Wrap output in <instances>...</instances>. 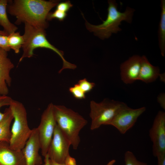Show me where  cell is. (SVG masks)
Returning a JSON list of instances; mask_svg holds the SVG:
<instances>
[{"label": "cell", "mask_w": 165, "mask_h": 165, "mask_svg": "<svg viewBox=\"0 0 165 165\" xmlns=\"http://www.w3.org/2000/svg\"><path fill=\"white\" fill-rule=\"evenodd\" d=\"M59 2L43 0L8 1L7 11L16 17L15 24H17L27 23L45 29L48 26L46 20L48 13Z\"/></svg>", "instance_id": "cell-1"}, {"label": "cell", "mask_w": 165, "mask_h": 165, "mask_svg": "<svg viewBox=\"0 0 165 165\" xmlns=\"http://www.w3.org/2000/svg\"><path fill=\"white\" fill-rule=\"evenodd\" d=\"M54 118L62 133L74 149H76L80 141L79 133L87 121L78 113L61 105H53Z\"/></svg>", "instance_id": "cell-2"}, {"label": "cell", "mask_w": 165, "mask_h": 165, "mask_svg": "<svg viewBox=\"0 0 165 165\" xmlns=\"http://www.w3.org/2000/svg\"><path fill=\"white\" fill-rule=\"evenodd\" d=\"M108 3L107 17L105 20L103 21L102 24L94 25L84 19L87 30L90 32H93L95 35L102 40L108 38L112 33H117L121 31L122 29L119 26L122 21H125L131 24L135 11L134 9L127 6L125 12H121L117 9V4L115 0H108Z\"/></svg>", "instance_id": "cell-3"}, {"label": "cell", "mask_w": 165, "mask_h": 165, "mask_svg": "<svg viewBox=\"0 0 165 165\" xmlns=\"http://www.w3.org/2000/svg\"><path fill=\"white\" fill-rule=\"evenodd\" d=\"M24 32L23 35L24 43L22 48L23 54L19 62L25 58H30L34 55L33 51L38 48H44L50 49L57 53L63 61V66L58 72L61 73L64 69H75L76 65L67 61L64 58V53L53 45L47 40L44 29L37 27L27 23H24Z\"/></svg>", "instance_id": "cell-4"}, {"label": "cell", "mask_w": 165, "mask_h": 165, "mask_svg": "<svg viewBox=\"0 0 165 165\" xmlns=\"http://www.w3.org/2000/svg\"><path fill=\"white\" fill-rule=\"evenodd\" d=\"M9 107L14 119L11 129L9 145L12 149L21 151L31 135L32 130L28 126L26 110L22 103L13 99Z\"/></svg>", "instance_id": "cell-5"}, {"label": "cell", "mask_w": 165, "mask_h": 165, "mask_svg": "<svg viewBox=\"0 0 165 165\" xmlns=\"http://www.w3.org/2000/svg\"><path fill=\"white\" fill-rule=\"evenodd\" d=\"M126 105L123 102L108 99L99 103L91 101L89 114L91 120L90 129L94 130L102 125H106Z\"/></svg>", "instance_id": "cell-6"}, {"label": "cell", "mask_w": 165, "mask_h": 165, "mask_svg": "<svg viewBox=\"0 0 165 165\" xmlns=\"http://www.w3.org/2000/svg\"><path fill=\"white\" fill-rule=\"evenodd\" d=\"M54 104L50 103L42 113L37 127L42 156L47 154L57 123L53 112Z\"/></svg>", "instance_id": "cell-7"}, {"label": "cell", "mask_w": 165, "mask_h": 165, "mask_svg": "<svg viewBox=\"0 0 165 165\" xmlns=\"http://www.w3.org/2000/svg\"><path fill=\"white\" fill-rule=\"evenodd\" d=\"M146 109L145 107L137 109L132 108L127 105L106 125L114 127L120 133L124 134L133 127L138 118Z\"/></svg>", "instance_id": "cell-8"}, {"label": "cell", "mask_w": 165, "mask_h": 165, "mask_svg": "<svg viewBox=\"0 0 165 165\" xmlns=\"http://www.w3.org/2000/svg\"><path fill=\"white\" fill-rule=\"evenodd\" d=\"M149 134L153 143V156L165 154V112L159 111L156 114Z\"/></svg>", "instance_id": "cell-9"}, {"label": "cell", "mask_w": 165, "mask_h": 165, "mask_svg": "<svg viewBox=\"0 0 165 165\" xmlns=\"http://www.w3.org/2000/svg\"><path fill=\"white\" fill-rule=\"evenodd\" d=\"M71 144L57 125L47 154L50 160L56 162L64 163L66 158L69 155Z\"/></svg>", "instance_id": "cell-10"}, {"label": "cell", "mask_w": 165, "mask_h": 165, "mask_svg": "<svg viewBox=\"0 0 165 165\" xmlns=\"http://www.w3.org/2000/svg\"><path fill=\"white\" fill-rule=\"evenodd\" d=\"M40 146L37 128L32 129L31 135L22 150L26 165H41L42 158L39 153Z\"/></svg>", "instance_id": "cell-11"}, {"label": "cell", "mask_w": 165, "mask_h": 165, "mask_svg": "<svg viewBox=\"0 0 165 165\" xmlns=\"http://www.w3.org/2000/svg\"><path fill=\"white\" fill-rule=\"evenodd\" d=\"M141 61V57L134 55L120 64L121 79L124 83L131 84L138 80Z\"/></svg>", "instance_id": "cell-12"}, {"label": "cell", "mask_w": 165, "mask_h": 165, "mask_svg": "<svg viewBox=\"0 0 165 165\" xmlns=\"http://www.w3.org/2000/svg\"><path fill=\"white\" fill-rule=\"evenodd\" d=\"M7 52L0 48V95H7L8 86H10L12 79L10 72L14 65L8 57Z\"/></svg>", "instance_id": "cell-13"}, {"label": "cell", "mask_w": 165, "mask_h": 165, "mask_svg": "<svg viewBox=\"0 0 165 165\" xmlns=\"http://www.w3.org/2000/svg\"><path fill=\"white\" fill-rule=\"evenodd\" d=\"M0 165H26L22 151L12 149L9 142L0 141Z\"/></svg>", "instance_id": "cell-14"}, {"label": "cell", "mask_w": 165, "mask_h": 165, "mask_svg": "<svg viewBox=\"0 0 165 165\" xmlns=\"http://www.w3.org/2000/svg\"><path fill=\"white\" fill-rule=\"evenodd\" d=\"M141 57V64L138 80L146 83L155 81L160 74L159 68L152 65L145 56L143 55Z\"/></svg>", "instance_id": "cell-15"}, {"label": "cell", "mask_w": 165, "mask_h": 165, "mask_svg": "<svg viewBox=\"0 0 165 165\" xmlns=\"http://www.w3.org/2000/svg\"><path fill=\"white\" fill-rule=\"evenodd\" d=\"M4 113V117L0 123V141L9 143L11 136L10 127L13 116L9 107L5 109Z\"/></svg>", "instance_id": "cell-16"}, {"label": "cell", "mask_w": 165, "mask_h": 165, "mask_svg": "<svg viewBox=\"0 0 165 165\" xmlns=\"http://www.w3.org/2000/svg\"><path fill=\"white\" fill-rule=\"evenodd\" d=\"M8 1L7 0H0V25L3 27V31L9 35L15 32L17 28L10 21L8 17L7 6Z\"/></svg>", "instance_id": "cell-17"}, {"label": "cell", "mask_w": 165, "mask_h": 165, "mask_svg": "<svg viewBox=\"0 0 165 165\" xmlns=\"http://www.w3.org/2000/svg\"><path fill=\"white\" fill-rule=\"evenodd\" d=\"M160 19L158 30L159 45L162 56L165 53V0L161 1Z\"/></svg>", "instance_id": "cell-18"}, {"label": "cell", "mask_w": 165, "mask_h": 165, "mask_svg": "<svg viewBox=\"0 0 165 165\" xmlns=\"http://www.w3.org/2000/svg\"><path fill=\"white\" fill-rule=\"evenodd\" d=\"M8 43L10 49L13 50L15 53H18L24 44V40L23 35L19 32H14L8 36Z\"/></svg>", "instance_id": "cell-19"}, {"label": "cell", "mask_w": 165, "mask_h": 165, "mask_svg": "<svg viewBox=\"0 0 165 165\" xmlns=\"http://www.w3.org/2000/svg\"><path fill=\"white\" fill-rule=\"evenodd\" d=\"M125 165H147L146 163L138 160L133 153L130 151H126L124 156Z\"/></svg>", "instance_id": "cell-20"}, {"label": "cell", "mask_w": 165, "mask_h": 165, "mask_svg": "<svg viewBox=\"0 0 165 165\" xmlns=\"http://www.w3.org/2000/svg\"><path fill=\"white\" fill-rule=\"evenodd\" d=\"M69 92L76 99L79 100L84 99L86 98L85 93L81 89L78 83L69 88Z\"/></svg>", "instance_id": "cell-21"}, {"label": "cell", "mask_w": 165, "mask_h": 165, "mask_svg": "<svg viewBox=\"0 0 165 165\" xmlns=\"http://www.w3.org/2000/svg\"><path fill=\"white\" fill-rule=\"evenodd\" d=\"M77 83L85 94L91 91L95 86V83L88 81L85 78L79 80Z\"/></svg>", "instance_id": "cell-22"}, {"label": "cell", "mask_w": 165, "mask_h": 165, "mask_svg": "<svg viewBox=\"0 0 165 165\" xmlns=\"http://www.w3.org/2000/svg\"><path fill=\"white\" fill-rule=\"evenodd\" d=\"M67 16L66 13L56 9L53 12H49L46 17L47 20H50L56 19L59 21H63Z\"/></svg>", "instance_id": "cell-23"}, {"label": "cell", "mask_w": 165, "mask_h": 165, "mask_svg": "<svg viewBox=\"0 0 165 165\" xmlns=\"http://www.w3.org/2000/svg\"><path fill=\"white\" fill-rule=\"evenodd\" d=\"M13 99L7 95H0V109L2 107L5 106L9 105ZM5 114L0 111V123L3 119Z\"/></svg>", "instance_id": "cell-24"}, {"label": "cell", "mask_w": 165, "mask_h": 165, "mask_svg": "<svg viewBox=\"0 0 165 165\" xmlns=\"http://www.w3.org/2000/svg\"><path fill=\"white\" fill-rule=\"evenodd\" d=\"M73 6L69 1L59 3L57 6L56 9L67 13Z\"/></svg>", "instance_id": "cell-25"}, {"label": "cell", "mask_w": 165, "mask_h": 165, "mask_svg": "<svg viewBox=\"0 0 165 165\" xmlns=\"http://www.w3.org/2000/svg\"><path fill=\"white\" fill-rule=\"evenodd\" d=\"M8 36L0 35V48L7 52L10 50L8 43Z\"/></svg>", "instance_id": "cell-26"}, {"label": "cell", "mask_w": 165, "mask_h": 165, "mask_svg": "<svg viewBox=\"0 0 165 165\" xmlns=\"http://www.w3.org/2000/svg\"><path fill=\"white\" fill-rule=\"evenodd\" d=\"M158 101L161 107L163 109H165V94L162 93L158 97Z\"/></svg>", "instance_id": "cell-27"}, {"label": "cell", "mask_w": 165, "mask_h": 165, "mask_svg": "<svg viewBox=\"0 0 165 165\" xmlns=\"http://www.w3.org/2000/svg\"><path fill=\"white\" fill-rule=\"evenodd\" d=\"M64 163L66 165H77L75 159L69 155L65 159Z\"/></svg>", "instance_id": "cell-28"}, {"label": "cell", "mask_w": 165, "mask_h": 165, "mask_svg": "<svg viewBox=\"0 0 165 165\" xmlns=\"http://www.w3.org/2000/svg\"><path fill=\"white\" fill-rule=\"evenodd\" d=\"M157 157L158 165H165V154L160 155Z\"/></svg>", "instance_id": "cell-29"}, {"label": "cell", "mask_w": 165, "mask_h": 165, "mask_svg": "<svg viewBox=\"0 0 165 165\" xmlns=\"http://www.w3.org/2000/svg\"><path fill=\"white\" fill-rule=\"evenodd\" d=\"M44 157V163L43 165H51L48 155L47 154Z\"/></svg>", "instance_id": "cell-30"}, {"label": "cell", "mask_w": 165, "mask_h": 165, "mask_svg": "<svg viewBox=\"0 0 165 165\" xmlns=\"http://www.w3.org/2000/svg\"><path fill=\"white\" fill-rule=\"evenodd\" d=\"M50 163L51 165H66L65 163H60L56 162L50 159Z\"/></svg>", "instance_id": "cell-31"}, {"label": "cell", "mask_w": 165, "mask_h": 165, "mask_svg": "<svg viewBox=\"0 0 165 165\" xmlns=\"http://www.w3.org/2000/svg\"><path fill=\"white\" fill-rule=\"evenodd\" d=\"M116 160H113L110 161H109L107 164L106 165H113L116 162Z\"/></svg>", "instance_id": "cell-32"}, {"label": "cell", "mask_w": 165, "mask_h": 165, "mask_svg": "<svg viewBox=\"0 0 165 165\" xmlns=\"http://www.w3.org/2000/svg\"><path fill=\"white\" fill-rule=\"evenodd\" d=\"M164 73L162 74H160L159 75V77H160V79L163 82H164Z\"/></svg>", "instance_id": "cell-33"}, {"label": "cell", "mask_w": 165, "mask_h": 165, "mask_svg": "<svg viewBox=\"0 0 165 165\" xmlns=\"http://www.w3.org/2000/svg\"><path fill=\"white\" fill-rule=\"evenodd\" d=\"M0 35L8 36V35L6 32H5L3 30L2 31V30H0Z\"/></svg>", "instance_id": "cell-34"}]
</instances>
